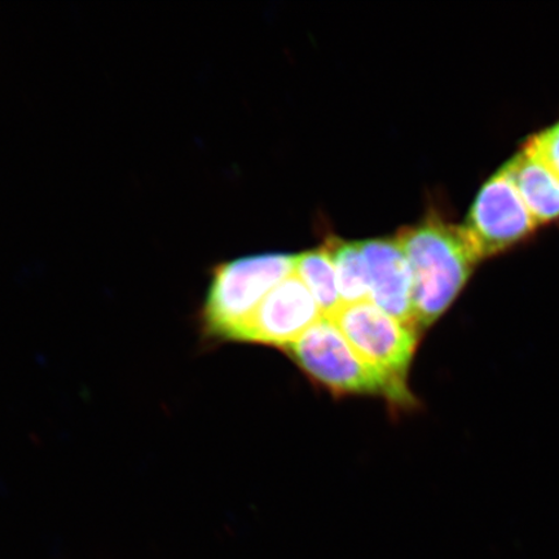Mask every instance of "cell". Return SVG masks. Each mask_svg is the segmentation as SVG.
<instances>
[{
    "label": "cell",
    "instance_id": "6da1fadb",
    "mask_svg": "<svg viewBox=\"0 0 559 559\" xmlns=\"http://www.w3.org/2000/svg\"><path fill=\"white\" fill-rule=\"evenodd\" d=\"M414 278L417 331L423 333L450 309L481 261L463 226L431 214L396 234Z\"/></svg>",
    "mask_w": 559,
    "mask_h": 559
},
{
    "label": "cell",
    "instance_id": "7a4b0ae2",
    "mask_svg": "<svg viewBox=\"0 0 559 559\" xmlns=\"http://www.w3.org/2000/svg\"><path fill=\"white\" fill-rule=\"evenodd\" d=\"M295 271V255L261 254L216 265L199 321L207 342H235L262 300Z\"/></svg>",
    "mask_w": 559,
    "mask_h": 559
},
{
    "label": "cell",
    "instance_id": "3957f363",
    "mask_svg": "<svg viewBox=\"0 0 559 559\" xmlns=\"http://www.w3.org/2000/svg\"><path fill=\"white\" fill-rule=\"evenodd\" d=\"M285 352L312 381L335 395L381 396L402 408L415 404L411 391L362 359L330 318L320 319Z\"/></svg>",
    "mask_w": 559,
    "mask_h": 559
},
{
    "label": "cell",
    "instance_id": "277c9868",
    "mask_svg": "<svg viewBox=\"0 0 559 559\" xmlns=\"http://www.w3.org/2000/svg\"><path fill=\"white\" fill-rule=\"evenodd\" d=\"M362 359L402 388L414 361L419 333L370 300L342 305L330 318Z\"/></svg>",
    "mask_w": 559,
    "mask_h": 559
},
{
    "label": "cell",
    "instance_id": "5b68a950",
    "mask_svg": "<svg viewBox=\"0 0 559 559\" xmlns=\"http://www.w3.org/2000/svg\"><path fill=\"white\" fill-rule=\"evenodd\" d=\"M463 228L484 261L526 241L539 225L501 167L481 186Z\"/></svg>",
    "mask_w": 559,
    "mask_h": 559
},
{
    "label": "cell",
    "instance_id": "8992f818",
    "mask_svg": "<svg viewBox=\"0 0 559 559\" xmlns=\"http://www.w3.org/2000/svg\"><path fill=\"white\" fill-rule=\"evenodd\" d=\"M324 314L317 299L295 272L272 289L236 335L235 342L284 349L304 335Z\"/></svg>",
    "mask_w": 559,
    "mask_h": 559
},
{
    "label": "cell",
    "instance_id": "52a82bcc",
    "mask_svg": "<svg viewBox=\"0 0 559 559\" xmlns=\"http://www.w3.org/2000/svg\"><path fill=\"white\" fill-rule=\"evenodd\" d=\"M360 245L368 265L370 302L417 331L414 278L401 242L395 236L360 241Z\"/></svg>",
    "mask_w": 559,
    "mask_h": 559
},
{
    "label": "cell",
    "instance_id": "ba28073f",
    "mask_svg": "<svg viewBox=\"0 0 559 559\" xmlns=\"http://www.w3.org/2000/svg\"><path fill=\"white\" fill-rule=\"evenodd\" d=\"M502 169L539 227L559 219V177L540 157L522 146Z\"/></svg>",
    "mask_w": 559,
    "mask_h": 559
},
{
    "label": "cell",
    "instance_id": "9c48e42d",
    "mask_svg": "<svg viewBox=\"0 0 559 559\" xmlns=\"http://www.w3.org/2000/svg\"><path fill=\"white\" fill-rule=\"evenodd\" d=\"M337 275L342 305L365 302L370 297L368 265L362 254L360 241H346L338 237L326 240Z\"/></svg>",
    "mask_w": 559,
    "mask_h": 559
},
{
    "label": "cell",
    "instance_id": "30bf717a",
    "mask_svg": "<svg viewBox=\"0 0 559 559\" xmlns=\"http://www.w3.org/2000/svg\"><path fill=\"white\" fill-rule=\"evenodd\" d=\"M293 272L309 288L324 317L332 318L342 302L337 275H335L334 264L325 245L295 255V271Z\"/></svg>",
    "mask_w": 559,
    "mask_h": 559
},
{
    "label": "cell",
    "instance_id": "8fae6325",
    "mask_svg": "<svg viewBox=\"0 0 559 559\" xmlns=\"http://www.w3.org/2000/svg\"><path fill=\"white\" fill-rule=\"evenodd\" d=\"M523 146L540 157L559 177V122L530 136Z\"/></svg>",
    "mask_w": 559,
    "mask_h": 559
}]
</instances>
